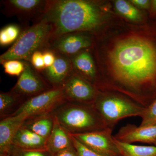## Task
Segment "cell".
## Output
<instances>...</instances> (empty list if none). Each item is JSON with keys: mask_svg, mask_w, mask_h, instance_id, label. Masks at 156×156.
Masks as SVG:
<instances>
[{"mask_svg": "<svg viewBox=\"0 0 156 156\" xmlns=\"http://www.w3.org/2000/svg\"><path fill=\"white\" fill-rule=\"evenodd\" d=\"M108 87L146 107L156 98V27L118 41L108 54Z\"/></svg>", "mask_w": 156, "mask_h": 156, "instance_id": "1", "label": "cell"}, {"mask_svg": "<svg viewBox=\"0 0 156 156\" xmlns=\"http://www.w3.org/2000/svg\"><path fill=\"white\" fill-rule=\"evenodd\" d=\"M52 27L50 42L65 34L92 32L99 28L102 15L98 5L85 0H49L44 12L36 20Z\"/></svg>", "mask_w": 156, "mask_h": 156, "instance_id": "2", "label": "cell"}, {"mask_svg": "<svg viewBox=\"0 0 156 156\" xmlns=\"http://www.w3.org/2000/svg\"><path fill=\"white\" fill-rule=\"evenodd\" d=\"M52 113L71 134H83L108 128L92 105L66 101Z\"/></svg>", "mask_w": 156, "mask_h": 156, "instance_id": "3", "label": "cell"}, {"mask_svg": "<svg viewBox=\"0 0 156 156\" xmlns=\"http://www.w3.org/2000/svg\"><path fill=\"white\" fill-rule=\"evenodd\" d=\"M52 32V25L44 21L35 23L24 29L16 42L1 55L0 63L12 59L30 62L35 52L48 48Z\"/></svg>", "mask_w": 156, "mask_h": 156, "instance_id": "4", "label": "cell"}, {"mask_svg": "<svg viewBox=\"0 0 156 156\" xmlns=\"http://www.w3.org/2000/svg\"><path fill=\"white\" fill-rule=\"evenodd\" d=\"M108 128H113L121 121L129 117L141 116L144 107L129 97L98 90L92 104Z\"/></svg>", "mask_w": 156, "mask_h": 156, "instance_id": "5", "label": "cell"}, {"mask_svg": "<svg viewBox=\"0 0 156 156\" xmlns=\"http://www.w3.org/2000/svg\"><path fill=\"white\" fill-rule=\"evenodd\" d=\"M66 101L62 87L53 88L26 100L11 116L22 115L27 119L39 115L52 113Z\"/></svg>", "mask_w": 156, "mask_h": 156, "instance_id": "6", "label": "cell"}, {"mask_svg": "<svg viewBox=\"0 0 156 156\" xmlns=\"http://www.w3.org/2000/svg\"><path fill=\"white\" fill-rule=\"evenodd\" d=\"M113 129L107 128L83 134H71L79 142L93 151L104 156H121L112 135Z\"/></svg>", "mask_w": 156, "mask_h": 156, "instance_id": "7", "label": "cell"}, {"mask_svg": "<svg viewBox=\"0 0 156 156\" xmlns=\"http://www.w3.org/2000/svg\"><path fill=\"white\" fill-rule=\"evenodd\" d=\"M52 88L42 74L35 69L30 62L26 61L25 70L11 91L26 101Z\"/></svg>", "mask_w": 156, "mask_h": 156, "instance_id": "8", "label": "cell"}, {"mask_svg": "<svg viewBox=\"0 0 156 156\" xmlns=\"http://www.w3.org/2000/svg\"><path fill=\"white\" fill-rule=\"evenodd\" d=\"M66 101L93 104L98 89L94 85L73 71L62 86Z\"/></svg>", "mask_w": 156, "mask_h": 156, "instance_id": "9", "label": "cell"}, {"mask_svg": "<svg viewBox=\"0 0 156 156\" xmlns=\"http://www.w3.org/2000/svg\"><path fill=\"white\" fill-rule=\"evenodd\" d=\"M3 13L9 17L15 16L23 21L37 20L44 12L48 1L6 0L2 1Z\"/></svg>", "mask_w": 156, "mask_h": 156, "instance_id": "10", "label": "cell"}, {"mask_svg": "<svg viewBox=\"0 0 156 156\" xmlns=\"http://www.w3.org/2000/svg\"><path fill=\"white\" fill-rule=\"evenodd\" d=\"M84 32H86L65 34L50 42L48 48L56 53L71 57L92 46V38Z\"/></svg>", "mask_w": 156, "mask_h": 156, "instance_id": "11", "label": "cell"}, {"mask_svg": "<svg viewBox=\"0 0 156 156\" xmlns=\"http://www.w3.org/2000/svg\"><path fill=\"white\" fill-rule=\"evenodd\" d=\"M114 137L118 141L126 143L140 142L156 146V125L136 126L127 124L120 128Z\"/></svg>", "mask_w": 156, "mask_h": 156, "instance_id": "12", "label": "cell"}, {"mask_svg": "<svg viewBox=\"0 0 156 156\" xmlns=\"http://www.w3.org/2000/svg\"><path fill=\"white\" fill-rule=\"evenodd\" d=\"M56 53V59L53 64L50 67L46 68L41 73L53 88L62 87L64 82L73 71L69 57Z\"/></svg>", "mask_w": 156, "mask_h": 156, "instance_id": "13", "label": "cell"}, {"mask_svg": "<svg viewBox=\"0 0 156 156\" xmlns=\"http://www.w3.org/2000/svg\"><path fill=\"white\" fill-rule=\"evenodd\" d=\"M73 71L86 79L98 89L99 81L94 60L89 52L82 51L69 57Z\"/></svg>", "mask_w": 156, "mask_h": 156, "instance_id": "14", "label": "cell"}, {"mask_svg": "<svg viewBox=\"0 0 156 156\" xmlns=\"http://www.w3.org/2000/svg\"><path fill=\"white\" fill-rule=\"evenodd\" d=\"M27 120L22 115L10 116L0 122V153H9L16 133Z\"/></svg>", "mask_w": 156, "mask_h": 156, "instance_id": "15", "label": "cell"}, {"mask_svg": "<svg viewBox=\"0 0 156 156\" xmlns=\"http://www.w3.org/2000/svg\"><path fill=\"white\" fill-rule=\"evenodd\" d=\"M73 147L74 146L69 133L54 117L53 129L47 140V149L54 155L61 151Z\"/></svg>", "mask_w": 156, "mask_h": 156, "instance_id": "16", "label": "cell"}, {"mask_svg": "<svg viewBox=\"0 0 156 156\" xmlns=\"http://www.w3.org/2000/svg\"><path fill=\"white\" fill-rule=\"evenodd\" d=\"M47 139L22 126L14 136L12 145L26 150L47 149Z\"/></svg>", "mask_w": 156, "mask_h": 156, "instance_id": "17", "label": "cell"}, {"mask_svg": "<svg viewBox=\"0 0 156 156\" xmlns=\"http://www.w3.org/2000/svg\"><path fill=\"white\" fill-rule=\"evenodd\" d=\"M54 117L52 113L29 118L23 125L38 135L48 139L53 129Z\"/></svg>", "mask_w": 156, "mask_h": 156, "instance_id": "18", "label": "cell"}, {"mask_svg": "<svg viewBox=\"0 0 156 156\" xmlns=\"http://www.w3.org/2000/svg\"><path fill=\"white\" fill-rule=\"evenodd\" d=\"M25 99L14 92H1L0 93L1 120L14 113Z\"/></svg>", "mask_w": 156, "mask_h": 156, "instance_id": "19", "label": "cell"}, {"mask_svg": "<svg viewBox=\"0 0 156 156\" xmlns=\"http://www.w3.org/2000/svg\"><path fill=\"white\" fill-rule=\"evenodd\" d=\"M115 140L122 156H156L155 145H137Z\"/></svg>", "mask_w": 156, "mask_h": 156, "instance_id": "20", "label": "cell"}, {"mask_svg": "<svg viewBox=\"0 0 156 156\" xmlns=\"http://www.w3.org/2000/svg\"><path fill=\"white\" fill-rule=\"evenodd\" d=\"M22 30L20 27L16 24H9L1 29L0 30L1 47L13 45L19 37Z\"/></svg>", "mask_w": 156, "mask_h": 156, "instance_id": "21", "label": "cell"}, {"mask_svg": "<svg viewBox=\"0 0 156 156\" xmlns=\"http://www.w3.org/2000/svg\"><path fill=\"white\" fill-rule=\"evenodd\" d=\"M115 7L119 13L127 19L133 21H138L141 19L140 12L128 2L118 0L115 2Z\"/></svg>", "mask_w": 156, "mask_h": 156, "instance_id": "22", "label": "cell"}, {"mask_svg": "<svg viewBox=\"0 0 156 156\" xmlns=\"http://www.w3.org/2000/svg\"><path fill=\"white\" fill-rule=\"evenodd\" d=\"M1 64L2 65L6 74L17 76L21 75L26 67V61L17 59L7 60Z\"/></svg>", "mask_w": 156, "mask_h": 156, "instance_id": "23", "label": "cell"}, {"mask_svg": "<svg viewBox=\"0 0 156 156\" xmlns=\"http://www.w3.org/2000/svg\"><path fill=\"white\" fill-rule=\"evenodd\" d=\"M8 156H54L48 149L26 150L12 145Z\"/></svg>", "mask_w": 156, "mask_h": 156, "instance_id": "24", "label": "cell"}, {"mask_svg": "<svg viewBox=\"0 0 156 156\" xmlns=\"http://www.w3.org/2000/svg\"><path fill=\"white\" fill-rule=\"evenodd\" d=\"M142 119L140 126L156 125V98L146 107L140 116Z\"/></svg>", "mask_w": 156, "mask_h": 156, "instance_id": "25", "label": "cell"}, {"mask_svg": "<svg viewBox=\"0 0 156 156\" xmlns=\"http://www.w3.org/2000/svg\"><path fill=\"white\" fill-rule=\"evenodd\" d=\"M69 134L74 147L75 148L79 156H104L89 149L79 142L77 140L72 136L69 133Z\"/></svg>", "mask_w": 156, "mask_h": 156, "instance_id": "26", "label": "cell"}, {"mask_svg": "<svg viewBox=\"0 0 156 156\" xmlns=\"http://www.w3.org/2000/svg\"><path fill=\"white\" fill-rule=\"evenodd\" d=\"M30 63L37 71L41 73L46 69L43 51L41 50L36 51L32 55Z\"/></svg>", "mask_w": 156, "mask_h": 156, "instance_id": "27", "label": "cell"}, {"mask_svg": "<svg viewBox=\"0 0 156 156\" xmlns=\"http://www.w3.org/2000/svg\"><path fill=\"white\" fill-rule=\"evenodd\" d=\"M44 62L46 68L50 67L53 64L56 59V53L53 50L47 48L43 50Z\"/></svg>", "mask_w": 156, "mask_h": 156, "instance_id": "28", "label": "cell"}, {"mask_svg": "<svg viewBox=\"0 0 156 156\" xmlns=\"http://www.w3.org/2000/svg\"><path fill=\"white\" fill-rule=\"evenodd\" d=\"M131 2L135 5L141 9H149L151 8V1L148 0H132Z\"/></svg>", "mask_w": 156, "mask_h": 156, "instance_id": "29", "label": "cell"}, {"mask_svg": "<svg viewBox=\"0 0 156 156\" xmlns=\"http://www.w3.org/2000/svg\"><path fill=\"white\" fill-rule=\"evenodd\" d=\"M54 156H79L74 147L67 149L59 152Z\"/></svg>", "mask_w": 156, "mask_h": 156, "instance_id": "30", "label": "cell"}, {"mask_svg": "<svg viewBox=\"0 0 156 156\" xmlns=\"http://www.w3.org/2000/svg\"><path fill=\"white\" fill-rule=\"evenodd\" d=\"M151 9L152 14H156V0L151 1Z\"/></svg>", "mask_w": 156, "mask_h": 156, "instance_id": "31", "label": "cell"}, {"mask_svg": "<svg viewBox=\"0 0 156 156\" xmlns=\"http://www.w3.org/2000/svg\"><path fill=\"white\" fill-rule=\"evenodd\" d=\"M0 156H8V154L0 153Z\"/></svg>", "mask_w": 156, "mask_h": 156, "instance_id": "32", "label": "cell"}, {"mask_svg": "<svg viewBox=\"0 0 156 156\" xmlns=\"http://www.w3.org/2000/svg\"><path fill=\"white\" fill-rule=\"evenodd\" d=\"M122 156L121 155V156Z\"/></svg>", "mask_w": 156, "mask_h": 156, "instance_id": "33", "label": "cell"}]
</instances>
